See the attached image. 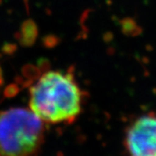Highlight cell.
<instances>
[{
    "instance_id": "cell-1",
    "label": "cell",
    "mask_w": 156,
    "mask_h": 156,
    "mask_svg": "<svg viewBox=\"0 0 156 156\" xmlns=\"http://www.w3.org/2000/svg\"><path fill=\"white\" fill-rule=\"evenodd\" d=\"M83 103V91L69 72H46L30 89L29 108L46 124L74 122Z\"/></svg>"
},
{
    "instance_id": "cell-2",
    "label": "cell",
    "mask_w": 156,
    "mask_h": 156,
    "mask_svg": "<svg viewBox=\"0 0 156 156\" xmlns=\"http://www.w3.org/2000/svg\"><path fill=\"white\" fill-rule=\"evenodd\" d=\"M45 124L30 108H13L1 112L0 155L37 154L44 142Z\"/></svg>"
},
{
    "instance_id": "cell-3",
    "label": "cell",
    "mask_w": 156,
    "mask_h": 156,
    "mask_svg": "<svg viewBox=\"0 0 156 156\" xmlns=\"http://www.w3.org/2000/svg\"><path fill=\"white\" fill-rule=\"evenodd\" d=\"M124 146L131 155L156 156V113L135 119L127 127Z\"/></svg>"
}]
</instances>
